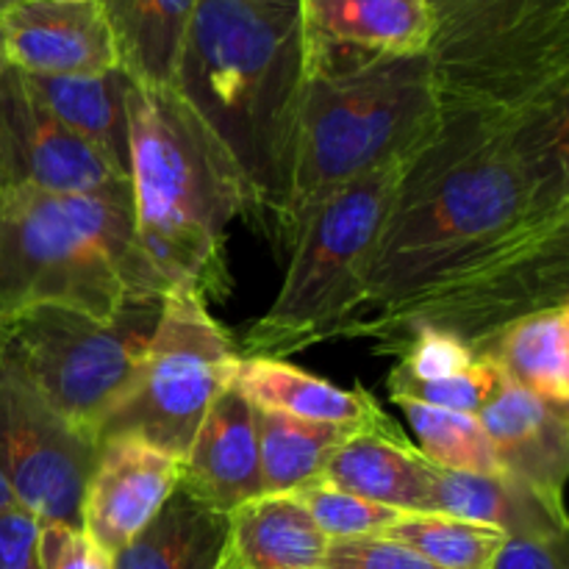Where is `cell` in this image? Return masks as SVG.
I'll list each match as a JSON object with an SVG mask.
<instances>
[{
  "label": "cell",
  "mask_w": 569,
  "mask_h": 569,
  "mask_svg": "<svg viewBox=\"0 0 569 569\" xmlns=\"http://www.w3.org/2000/svg\"><path fill=\"white\" fill-rule=\"evenodd\" d=\"M428 515L481 522L506 537H567V511L509 472L476 476L437 467Z\"/></svg>",
  "instance_id": "20"
},
{
  "label": "cell",
  "mask_w": 569,
  "mask_h": 569,
  "mask_svg": "<svg viewBox=\"0 0 569 569\" xmlns=\"http://www.w3.org/2000/svg\"><path fill=\"white\" fill-rule=\"evenodd\" d=\"M253 411L264 495H295L322 481L333 450L353 433H361L356 428L295 420L276 411Z\"/></svg>",
  "instance_id": "25"
},
{
  "label": "cell",
  "mask_w": 569,
  "mask_h": 569,
  "mask_svg": "<svg viewBox=\"0 0 569 569\" xmlns=\"http://www.w3.org/2000/svg\"><path fill=\"white\" fill-rule=\"evenodd\" d=\"M231 387L261 411L356 431L400 433L370 392L342 389L272 356H242Z\"/></svg>",
  "instance_id": "17"
},
{
  "label": "cell",
  "mask_w": 569,
  "mask_h": 569,
  "mask_svg": "<svg viewBox=\"0 0 569 569\" xmlns=\"http://www.w3.org/2000/svg\"><path fill=\"white\" fill-rule=\"evenodd\" d=\"M500 467L565 509L569 472V409L537 398L509 378L478 411Z\"/></svg>",
  "instance_id": "15"
},
{
  "label": "cell",
  "mask_w": 569,
  "mask_h": 569,
  "mask_svg": "<svg viewBox=\"0 0 569 569\" xmlns=\"http://www.w3.org/2000/svg\"><path fill=\"white\" fill-rule=\"evenodd\" d=\"M164 295L137 242L128 178L83 194L6 189L0 326L42 306L114 320L131 300Z\"/></svg>",
  "instance_id": "4"
},
{
  "label": "cell",
  "mask_w": 569,
  "mask_h": 569,
  "mask_svg": "<svg viewBox=\"0 0 569 569\" xmlns=\"http://www.w3.org/2000/svg\"><path fill=\"white\" fill-rule=\"evenodd\" d=\"M439 111L569 100V0H428Z\"/></svg>",
  "instance_id": "7"
},
{
  "label": "cell",
  "mask_w": 569,
  "mask_h": 569,
  "mask_svg": "<svg viewBox=\"0 0 569 569\" xmlns=\"http://www.w3.org/2000/svg\"><path fill=\"white\" fill-rule=\"evenodd\" d=\"M9 67L26 76L89 78L120 70L100 0H20L0 14Z\"/></svg>",
  "instance_id": "13"
},
{
  "label": "cell",
  "mask_w": 569,
  "mask_h": 569,
  "mask_svg": "<svg viewBox=\"0 0 569 569\" xmlns=\"http://www.w3.org/2000/svg\"><path fill=\"white\" fill-rule=\"evenodd\" d=\"M417 153L356 178L306 220L276 300L244 331L242 356L283 359L339 339L365 309L383 228Z\"/></svg>",
  "instance_id": "6"
},
{
  "label": "cell",
  "mask_w": 569,
  "mask_h": 569,
  "mask_svg": "<svg viewBox=\"0 0 569 569\" xmlns=\"http://www.w3.org/2000/svg\"><path fill=\"white\" fill-rule=\"evenodd\" d=\"M322 569H439L387 537L328 539Z\"/></svg>",
  "instance_id": "30"
},
{
  "label": "cell",
  "mask_w": 569,
  "mask_h": 569,
  "mask_svg": "<svg viewBox=\"0 0 569 569\" xmlns=\"http://www.w3.org/2000/svg\"><path fill=\"white\" fill-rule=\"evenodd\" d=\"M239 361V342L211 315L209 300L189 287L170 289L137 376L100 422L98 442L139 439L181 461L203 417L231 389Z\"/></svg>",
  "instance_id": "8"
},
{
  "label": "cell",
  "mask_w": 569,
  "mask_h": 569,
  "mask_svg": "<svg viewBox=\"0 0 569 569\" xmlns=\"http://www.w3.org/2000/svg\"><path fill=\"white\" fill-rule=\"evenodd\" d=\"M14 3H20V0H0V14H3L6 9H11Z\"/></svg>",
  "instance_id": "35"
},
{
  "label": "cell",
  "mask_w": 569,
  "mask_h": 569,
  "mask_svg": "<svg viewBox=\"0 0 569 569\" xmlns=\"http://www.w3.org/2000/svg\"><path fill=\"white\" fill-rule=\"evenodd\" d=\"M11 506H17V500H14V495H11V489L6 487L3 472H0V511L11 509Z\"/></svg>",
  "instance_id": "34"
},
{
  "label": "cell",
  "mask_w": 569,
  "mask_h": 569,
  "mask_svg": "<svg viewBox=\"0 0 569 569\" xmlns=\"http://www.w3.org/2000/svg\"><path fill=\"white\" fill-rule=\"evenodd\" d=\"M226 517L211 511L181 487L156 520L114 556V569H217Z\"/></svg>",
  "instance_id": "23"
},
{
  "label": "cell",
  "mask_w": 569,
  "mask_h": 569,
  "mask_svg": "<svg viewBox=\"0 0 569 569\" xmlns=\"http://www.w3.org/2000/svg\"><path fill=\"white\" fill-rule=\"evenodd\" d=\"M161 298L131 300L114 320L70 309H31L0 326V356L72 426L98 439L137 376Z\"/></svg>",
  "instance_id": "9"
},
{
  "label": "cell",
  "mask_w": 569,
  "mask_h": 569,
  "mask_svg": "<svg viewBox=\"0 0 569 569\" xmlns=\"http://www.w3.org/2000/svg\"><path fill=\"white\" fill-rule=\"evenodd\" d=\"M6 67H9V61H6V56H3V44H0V76H3Z\"/></svg>",
  "instance_id": "37"
},
{
  "label": "cell",
  "mask_w": 569,
  "mask_h": 569,
  "mask_svg": "<svg viewBox=\"0 0 569 569\" xmlns=\"http://www.w3.org/2000/svg\"><path fill=\"white\" fill-rule=\"evenodd\" d=\"M503 370L495 361L492 353H481V359L470 370L459 372L453 378H439V381H411V378L389 376V398L411 400V403L433 406V409L467 411L478 415L487 406V400L498 392L503 383Z\"/></svg>",
  "instance_id": "28"
},
{
  "label": "cell",
  "mask_w": 569,
  "mask_h": 569,
  "mask_svg": "<svg viewBox=\"0 0 569 569\" xmlns=\"http://www.w3.org/2000/svg\"><path fill=\"white\" fill-rule=\"evenodd\" d=\"M39 567L42 569H114V561L81 528L39 522Z\"/></svg>",
  "instance_id": "31"
},
{
  "label": "cell",
  "mask_w": 569,
  "mask_h": 569,
  "mask_svg": "<svg viewBox=\"0 0 569 569\" xmlns=\"http://www.w3.org/2000/svg\"><path fill=\"white\" fill-rule=\"evenodd\" d=\"M328 539L292 495H261L226 517L217 569H322Z\"/></svg>",
  "instance_id": "19"
},
{
  "label": "cell",
  "mask_w": 569,
  "mask_h": 569,
  "mask_svg": "<svg viewBox=\"0 0 569 569\" xmlns=\"http://www.w3.org/2000/svg\"><path fill=\"white\" fill-rule=\"evenodd\" d=\"M303 76L381 59L426 56L433 33L428 0H298Z\"/></svg>",
  "instance_id": "12"
},
{
  "label": "cell",
  "mask_w": 569,
  "mask_h": 569,
  "mask_svg": "<svg viewBox=\"0 0 569 569\" xmlns=\"http://www.w3.org/2000/svg\"><path fill=\"white\" fill-rule=\"evenodd\" d=\"M292 498L300 500V506L309 511L315 526L326 533V539L381 537L387 528H392L403 517L400 511L356 498V495L342 492L326 481L311 483V487L295 492Z\"/></svg>",
  "instance_id": "29"
},
{
  "label": "cell",
  "mask_w": 569,
  "mask_h": 569,
  "mask_svg": "<svg viewBox=\"0 0 569 569\" xmlns=\"http://www.w3.org/2000/svg\"><path fill=\"white\" fill-rule=\"evenodd\" d=\"M181 483V461L139 439L100 442L81 503V531L114 559L156 520Z\"/></svg>",
  "instance_id": "14"
},
{
  "label": "cell",
  "mask_w": 569,
  "mask_h": 569,
  "mask_svg": "<svg viewBox=\"0 0 569 569\" xmlns=\"http://www.w3.org/2000/svg\"><path fill=\"white\" fill-rule=\"evenodd\" d=\"M3 203H6V183L3 178H0V211H3Z\"/></svg>",
  "instance_id": "36"
},
{
  "label": "cell",
  "mask_w": 569,
  "mask_h": 569,
  "mask_svg": "<svg viewBox=\"0 0 569 569\" xmlns=\"http://www.w3.org/2000/svg\"><path fill=\"white\" fill-rule=\"evenodd\" d=\"M437 122L439 100L428 56L303 76L287 189L270 242L289 253L306 220L333 192L422 150Z\"/></svg>",
  "instance_id": "5"
},
{
  "label": "cell",
  "mask_w": 569,
  "mask_h": 569,
  "mask_svg": "<svg viewBox=\"0 0 569 569\" xmlns=\"http://www.w3.org/2000/svg\"><path fill=\"white\" fill-rule=\"evenodd\" d=\"M381 537L395 539L439 569H489L506 533L445 515H403Z\"/></svg>",
  "instance_id": "27"
},
{
  "label": "cell",
  "mask_w": 569,
  "mask_h": 569,
  "mask_svg": "<svg viewBox=\"0 0 569 569\" xmlns=\"http://www.w3.org/2000/svg\"><path fill=\"white\" fill-rule=\"evenodd\" d=\"M198 0H100L128 81L172 87L183 33Z\"/></svg>",
  "instance_id": "21"
},
{
  "label": "cell",
  "mask_w": 569,
  "mask_h": 569,
  "mask_svg": "<svg viewBox=\"0 0 569 569\" xmlns=\"http://www.w3.org/2000/svg\"><path fill=\"white\" fill-rule=\"evenodd\" d=\"M178 487L222 517L264 495L256 411L233 387L200 422L181 459Z\"/></svg>",
  "instance_id": "16"
},
{
  "label": "cell",
  "mask_w": 569,
  "mask_h": 569,
  "mask_svg": "<svg viewBox=\"0 0 569 569\" xmlns=\"http://www.w3.org/2000/svg\"><path fill=\"white\" fill-rule=\"evenodd\" d=\"M392 403L403 411L417 437V450L433 467L450 472H476V476L503 472L478 415L433 409L411 400H392Z\"/></svg>",
  "instance_id": "26"
},
{
  "label": "cell",
  "mask_w": 569,
  "mask_h": 569,
  "mask_svg": "<svg viewBox=\"0 0 569 569\" xmlns=\"http://www.w3.org/2000/svg\"><path fill=\"white\" fill-rule=\"evenodd\" d=\"M437 467L403 433H353L333 450L322 481L400 515H428Z\"/></svg>",
  "instance_id": "18"
},
{
  "label": "cell",
  "mask_w": 569,
  "mask_h": 569,
  "mask_svg": "<svg viewBox=\"0 0 569 569\" xmlns=\"http://www.w3.org/2000/svg\"><path fill=\"white\" fill-rule=\"evenodd\" d=\"M0 178L6 189L83 194L126 181L128 172L61 126L20 70L0 76Z\"/></svg>",
  "instance_id": "11"
},
{
  "label": "cell",
  "mask_w": 569,
  "mask_h": 569,
  "mask_svg": "<svg viewBox=\"0 0 569 569\" xmlns=\"http://www.w3.org/2000/svg\"><path fill=\"white\" fill-rule=\"evenodd\" d=\"M78 3H87V0H78Z\"/></svg>",
  "instance_id": "38"
},
{
  "label": "cell",
  "mask_w": 569,
  "mask_h": 569,
  "mask_svg": "<svg viewBox=\"0 0 569 569\" xmlns=\"http://www.w3.org/2000/svg\"><path fill=\"white\" fill-rule=\"evenodd\" d=\"M0 569H42L39 522L20 506L0 511Z\"/></svg>",
  "instance_id": "32"
},
{
  "label": "cell",
  "mask_w": 569,
  "mask_h": 569,
  "mask_svg": "<svg viewBox=\"0 0 569 569\" xmlns=\"http://www.w3.org/2000/svg\"><path fill=\"white\" fill-rule=\"evenodd\" d=\"M569 303V100L439 111L383 228L367 303L342 339L398 353L417 328L487 353Z\"/></svg>",
  "instance_id": "1"
},
{
  "label": "cell",
  "mask_w": 569,
  "mask_h": 569,
  "mask_svg": "<svg viewBox=\"0 0 569 569\" xmlns=\"http://www.w3.org/2000/svg\"><path fill=\"white\" fill-rule=\"evenodd\" d=\"M128 187L133 231L164 289L206 300L231 292L228 228L250 220L244 178L172 87L128 81Z\"/></svg>",
  "instance_id": "3"
},
{
  "label": "cell",
  "mask_w": 569,
  "mask_h": 569,
  "mask_svg": "<svg viewBox=\"0 0 569 569\" xmlns=\"http://www.w3.org/2000/svg\"><path fill=\"white\" fill-rule=\"evenodd\" d=\"M487 353L511 383L569 409V303L511 322Z\"/></svg>",
  "instance_id": "24"
},
{
  "label": "cell",
  "mask_w": 569,
  "mask_h": 569,
  "mask_svg": "<svg viewBox=\"0 0 569 569\" xmlns=\"http://www.w3.org/2000/svg\"><path fill=\"white\" fill-rule=\"evenodd\" d=\"M100 442L61 417L0 356V472L37 522L81 528V503Z\"/></svg>",
  "instance_id": "10"
},
{
  "label": "cell",
  "mask_w": 569,
  "mask_h": 569,
  "mask_svg": "<svg viewBox=\"0 0 569 569\" xmlns=\"http://www.w3.org/2000/svg\"><path fill=\"white\" fill-rule=\"evenodd\" d=\"M489 569H567V537H506Z\"/></svg>",
  "instance_id": "33"
},
{
  "label": "cell",
  "mask_w": 569,
  "mask_h": 569,
  "mask_svg": "<svg viewBox=\"0 0 569 569\" xmlns=\"http://www.w3.org/2000/svg\"><path fill=\"white\" fill-rule=\"evenodd\" d=\"M31 92L64 128L128 172V78L122 70L89 78L26 76Z\"/></svg>",
  "instance_id": "22"
},
{
  "label": "cell",
  "mask_w": 569,
  "mask_h": 569,
  "mask_svg": "<svg viewBox=\"0 0 569 569\" xmlns=\"http://www.w3.org/2000/svg\"><path fill=\"white\" fill-rule=\"evenodd\" d=\"M303 87L298 0H198L183 33L172 89L233 159L250 194V220L272 237L295 109Z\"/></svg>",
  "instance_id": "2"
}]
</instances>
